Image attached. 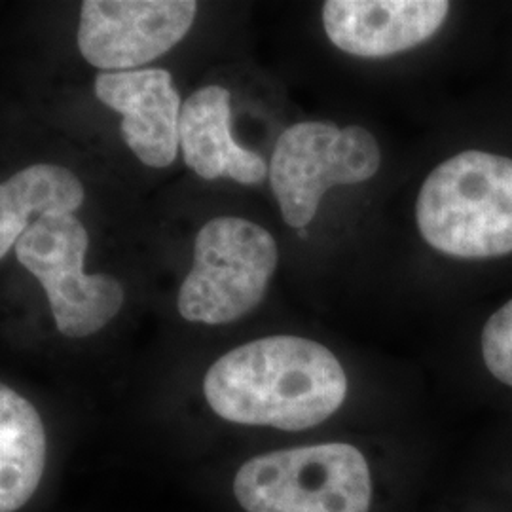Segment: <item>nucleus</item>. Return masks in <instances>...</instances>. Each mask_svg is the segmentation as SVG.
Returning <instances> with one entry per match:
<instances>
[{
	"instance_id": "f257e3e1",
	"label": "nucleus",
	"mask_w": 512,
	"mask_h": 512,
	"mask_svg": "<svg viewBox=\"0 0 512 512\" xmlns=\"http://www.w3.org/2000/svg\"><path fill=\"white\" fill-rule=\"evenodd\" d=\"M203 393L222 420L304 431L342 406L348 378L323 344L270 336L217 359L205 374Z\"/></svg>"
},
{
	"instance_id": "6e6552de",
	"label": "nucleus",
	"mask_w": 512,
	"mask_h": 512,
	"mask_svg": "<svg viewBox=\"0 0 512 512\" xmlns=\"http://www.w3.org/2000/svg\"><path fill=\"white\" fill-rule=\"evenodd\" d=\"M95 95L122 114V137L143 164L164 169L175 162L183 103L171 73L141 69L97 74Z\"/></svg>"
},
{
	"instance_id": "1a4fd4ad",
	"label": "nucleus",
	"mask_w": 512,
	"mask_h": 512,
	"mask_svg": "<svg viewBox=\"0 0 512 512\" xmlns=\"http://www.w3.org/2000/svg\"><path fill=\"white\" fill-rule=\"evenodd\" d=\"M448 14L446 0H329L323 27L338 50L376 59L435 37Z\"/></svg>"
},
{
	"instance_id": "9b49d317",
	"label": "nucleus",
	"mask_w": 512,
	"mask_h": 512,
	"mask_svg": "<svg viewBox=\"0 0 512 512\" xmlns=\"http://www.w3.org/2000/svg\"><path fill=\"white\" fill-rule=\"evenodd\" d=\"M46 467V431L37 408L0 387V512H16L37 492Z\"/></svg>"
},
{
	"instance_id": "7ed1b4c3",
	"label": "nucleus",
	"mask_w": 512,
	"mask_h": 512,
	"mask_svg": "<svg viewBox=\"0 0 512 512\" xmlns=\"http://www.w3.org/2000/svg\"><path fill=\"white\" fill-rule=\"evenodd\" d=\"M234 494L247 512H368L372 478L359 448L330 442L249 459Z\"/></svg>"
},
{
	"instance_id": "39448f33",
	"label": "nucleus",
	"mask_w": 512,
	"mask_h": 512,
	"mask_svg": "<svg viewBox=\"0 0 512 512\" xmlns=\"http://www.w3.org/2000/svg\"><path fill=\"white\" fill-rule=\"evenodd\" d=\"M380 164L382 152L368 129L300 122L279 135L268 177L285 222L306 228L327 190L365 183Z\"/></svg>"
},
{
	"instance_id": "20e7f679",
	"label": "nucleus",
	"mask_w": 512,
	"mask_h": 512,
	"mask_svg": "<svg viewBox=\"0 0 512 512\" xmlns=\"http://www.w3.org/2000/svg\"><path fill=\"white\" fill-rule=\"evenodd\" d=\"M279 262L274 236L256 222L219 217L194 241L192 270L179 289V313L190 323L228 325L264 300Z\"/></svg>"
},
{
	"instance_id": "f8f14e48",
	"label": "nucleus",
	"mask_w": 512,
	"mask_h": 512,
	"mask_svg": "<svg viewBox=\"0 0 512 512\" xmlns=\"http://www.w3.org/2000/svg\"><path fill=\"white\" fill-rule=\"evenodd\" d=\"M86 200L73 171L54 164L21 169L0 186V256L8 255L29 230L31 219L73 215Z\"/></svg>"
},
{
	"instance_id": "423d86ee",
	"label": "nucleus",
	"mask_w": 512,
	"mask_h": 512,
	"mask_svg": "<svg viewBox=\"0 0 512 512\" xmlns=\"http://www.w3.org/2000/svg\"><path fill=\"white\" fill-rule=\"evenodd\" d=\"M88 232L73 215L35 220L19 238V264L48 296L55 327L67 338H86L107 327L124 306V287L110 275L84 274Z\"/></svg>"
},
{
	"instance_id": "f03ea898",
	"label": "nucleus",
	"mask_w": 512,
	"mask_h": 512,
	"mask_svg": "<svg viewBox=\"0 0 512 512\" xmlns=\"http://www.w3.org/2000/svg\"><path fill=\"white\" fill-rule=\"evenodd\" d=\"M416 220L442 255L495 258L512 253V160L465 150L421 184Z\"/></svg>"
},
{
	"instance_id": "0eeeda50",
	"label": "nucleus",
	"mask_w": 512,
	"mask_h": 512,
	"mask_svg": "<svg viewBox=\"0 0 512 512\" xmlns=\"http://www.w3.org/2000/svg\"><path fill=\"white\" fill-rule=\"evenodd\" d=\"M196 12L194 0H86L78 48L103 73L137 69L179 44Z\"/></svg>"
},
{
	"instance_id": "ddd939ff",
	"label": "nucleus",
	"mask_w": 512,
	"mask_h": 512,
	"mask_svg": "<svg viewBox=\"0 0 512 512\" xmlns=\"http://www.w3.org/2000/svg\"><path fill=\"white\" fill-rule=\"evenodd\" d=\"M480 344L484 363L492 376L512 387V300L488 319Z\"/></svg>"
},
{
	"instance_id": "9d476101",
	"label": "nucleus",
	"mask_w": 512,
	"mask_h": 512,
	"mask_svg": "<svg viewBox=\"0 0 512 512\" xmlns=\"http://www.w3.org/2000/svg\"><path fill=\"white\" fill-rule=\"evenodd\" d=\"M179 139L184 162L205 181L230 177L260 184L270 167L232 137V95L222 86H205L183 103Z\"/></svg>"
}]
</instances>
